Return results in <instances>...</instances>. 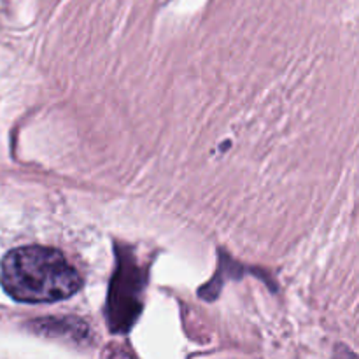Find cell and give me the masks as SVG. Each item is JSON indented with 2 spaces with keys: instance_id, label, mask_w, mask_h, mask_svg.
I'll return each mask as SVG.
<instances>
[{
  "instance_id": "obj_1",
  "label": "cell",
  "mask_w": 359,
  "mask_h": 359,
  "mask_svg": "<svg viewBox=\"0 0 359 359\" xmlns=\"http://www.w3.org/2000/svg\"><path fill=\"white\" fill-rule=\"evenodd\" d=\"M0 284L16 302L53 304L74 297L83 287V277L56 249L27 245L4 256Z\"/></svg>"
},
{
  "instance_id": "obj_2",
  "label": "cell",
  "mask_w": 359,
  "mask_h": 359,
  "mask_svg": "<svg viewBox=\"0 0 359 359\" xmlns=\"http://www.w3.org/2000/svg\"><path fill=\"white\" fill-rule=\"evenodd\" d=\"M142 276L137 266L128 269L126 263H119V270L112 283L109 298V318L114 332H125L132 326L133 319L140 311V300L137 294L142 290Z\"/></svg>"
}]
</instances>
